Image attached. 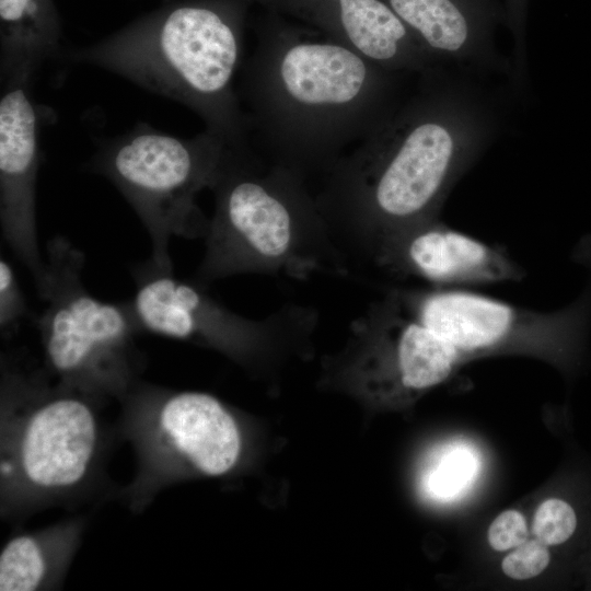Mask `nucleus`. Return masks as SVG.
<instances>
[{
    "mask_svg": "<svg viewBox=\"0 0 591 591\" xmlns=\"http://www.w3.org/2000/svg\"><path fill=\"white\" fill-rule=\"evenodd\" d=\"M526 0H506L508 25L512 32L513 47V78L521 83L526 70V48L524 38V14Z\"/></svg>",
    "mask_w": 591,
    "mask_h": 591,
    "instance_id": "4be33fe9",
    "label": "nucleus"
},
{
    "mask_svg": "<svg viewBox=\"0 0 591 591\" xmlns=\"http://www.w3.org/2000/svg\"><path fill=\"white\" fill-rule=\"evenodd\" d=\"M577 517L571 506L557 498L543 501L534 515L533 533L547 546L566 542L575 532Z\"/></svg>",
    "mask_w": 591,
    "mask_h": 591,
    "instance_id": "a211bd4d",
    "label": "nucleus"
},
{
    "mask_svg": "<svg viewBox=\"0 0 591 591\" xmlns=\"http://www.w3.org/2000/svg\"><path fill=\"white\" fill-rule=\"evenodd\" d=\"M528 538L526 522L517 510H506L491 522L488 529L489 545L496 551H507Z\"/></svg>",
    "mask_w": 591,
    "mask_h": 591,
    "instance_id": "412c9836",
    "label": "nucleus"
},
{
    "mask_svg": "<svg viewBox=\"0 0 591 591\" xmlns=\"http://www.w3.org/2000/svg\"><path fill=\"white\" fill-rule=\"evenodd\" d=\"M477 470V456L470 448L448 445L427 466L422 475V488L436 500H449L472 483Z\"/></svg>",
    "mask_w": 591,
    "mask_h": 591,
    "instance_id": "f3484780",
    "label": "nucleus"
},
{
    "mask_svg": "<svg viewBox=\"0 0 591 591\" xmlns=\"http://www.w3.org/2000/svg\"><path fill=\"white\" fill-rule=\"evenodd\" d=\"M136 291L129 301L141 332L215 348L236 359L276 344L306 339L318 314L286 304L262 318L235 313L195 280L177 278L150 258L131 268Z\"/></svg>",
    "mask_w": 591,
    "mask_h": 591,
    "instance_id": "1a4fd4ad",
    "label": "nucleus"
},
{
    "mask_svg": "<svg viewBox=\"0 0 591 591\" xmlns=\"http://www.w3.org/2000/svg\"><path fill=\"white\" fill-rule=\"evenodd\" d=\"M83 253L66 237L47 243V260L35 282L46 308L37 320L45 369L63 385L105 404L119 402L140 380L141 332L129 302L92 296L82 281Z\"/></svg>",
    "mask_w": 591,
    "mask_h": 591,
    "instance_id": "423d86ee",
    "label": "nucleus"
},
{
    "mask_svg": "<svg viewBox=\"0 0 591 591\" xmlns=\"http://www.w3.org/2000/svg\"><path fill=\"white\" fill-rule=\"evenodd\" d=\"M251 5L250 0L164 1L66 57L183 104L230 147H245L250 132L235 77Z\"/></svg>",
    "mask_w": 591,
    "mask_h": 591,
    "instance_id": "7ed1b4c3",
    "label": "nucleus"
},
{
    "mask_svg": "<svg viewBox=\"0 0 591 591\" xmlns=\"http://www.w3.org/2000/svg\"><path fill=\"white\" fill-rule=\"evenodd\" d=\"M371 265L390 276L421 279L437 288L518 281L525 276L505 250L454 230L438 218L390 240Z\"/></svg>",
    "mask_w": 591,
    "mask_h": 591,
    "instance_id": "f8f14e48",
    "label": "nucleus"
},
{
    "mask_svg": "<svg viewBox=\"0 0 591 591\" xmlns=\"http://www.w3.org/2000/svg\"><path fill=\"white\" fill-rule=\"evenodd\" d=\"M404 308L459 352L531 345L568 347L591 324V285L564 309L541 312L464 288H392Z\"/></svg>",
    "mask_w": 591,
    "mask_h": 591,
    "instance_id": "9d476101",
    "label": "nucleus"
},
{
    "mask_svg": "<svg viewBox=\"0 0 591 591\" xmlns=\"http://www.w3.org/2000/svg\"><path fill=\"white\" fill-rule=\"evenodd\" d=\"M51 378L45 368H25L13 357H1L4 521H22L53 507H74L111 490L105 467L117 431L102 418L104 404Z\"/></svg>",
    "mask_w": 591,
    "mask_h": 591,
    "instance_id": "20e7f679",
    "label": "nucleus"
},
{
    "mask_svg": "<svg viewBox=\"0 0 591 591\" xmlns=\"http://www.w3.org/2000/svg\"><path fill=\"white\" fill-rule=\"evenodd\" d=\"M62 22L55 0H0L1 84L32 85L61 54Z\"/></svg>",
    "mask_w": 591,
    "mask_h": 591,
    "instance_id": "dca6fc26",
    "label": "nucleus"
},
{
    "mask_svg": "<svg viewBox=\"0 0 591 591\" xmlns=\"http://www.w3.org/2000/svg\"><path fill=\"white\" fill-rule=\"evenodd\" d=\"M163 1H169V0H163Z\"/></svg>",
    "mask_w": 591,
    "mask_h": 591,
    "instance_id": "5701e85b",
    "label": "nucleus"
},
{
    "mask_svg": "<svg viewBox=\"0 0 591 591\" xmlns=\"http://www.w3.org/2000/svg\"><path fill=\"white\" fill-rule=\"evenodd\" d=\"M116 431L128 441L136 471L116 497L143 512L164 489L194 476L231 473L244 450L242 428L216 396L139 380L118 402Z\"/></svg>",
    "mask_w": 591,
    "mask_h": 591,
    "instance_id": "0eeeda50",
    "label": "nucleus"
},
{
    "mask_svg": "<svg viewBox=\"0 0 591 591\" xmlns=\"http://www.w3.org/2000/svg\"><path fill=\"white\" fill-rule=\"evenodd\" d=\"M228 146L207 129L181 138L140 123L102 140L92 157V171L115 185L147 229L150 259L161 269L173 271V236H205L209 218L196 196L210 189Z\"/></svg>",
    "mask_w": 591,
    "mask_h": 591,
    "instance_id": "6e6552de",
    "label": "nucleus"
},
{
    "mask_svg": "<svg viewBox=\"0 0 591 591\" xmlns=\"http://www.w3.org/2000/svg\"><path fill=\"white\" fill-rule=\"evenodd\" d=\"M31 86L4 85L0 100V221L2 235L36 282L43 275L36 223L44 109Z\"/></svg>",
    "mask_w": 591,
    "mask_h": 591,
    "instance_id": "9b49d317",
    "label": "nucleus"
},
{
    "mask_svg": "<svg viewBox=\"0 0 591 591\" xmlns=\"http://www.w3.org/2000/svg\"><path fill=\"white\" fill-rule=\"evenodd\" d=\"M27 304L11 264L0 260V329L3 337L12 336L27 315Z\"/></svg>",
    "mask_w": 591,
    "mask_h": 591,
    "instance_id": "6ab92c4d",
    "label": "nucleus"
},
{
    "mask_svg": "<svg viewBox=\"0 0 591 591\" xmlns=\"http://www.w3.org/2000/svg\"><path fill=\"white\" fill-rule=\"evenodd\" d=\"M308 25L399 73L432 72L437 60L383 0H250Z\"/></svg>",
    "mask_w": 591,
    "mask_h": 591,
    "instance_id": "ddd939ff",
    "label": "nucleus"
},
{
    "mask_svg": "<svg viewBox=\"0 0 591 591\" xmlns=\"http://www.w3.org/2000/svg\"><path fill=\"white\" fill-rule=\"evenodd\" d=\"M547 545L538 540L524 541L505 557L502 571L510 578L523 580L540 575L549 564Z\"/></svg>",
    "mask_w": 591,
    "mask_h": 591,
    "instance_id": "aec40b11",
    "label": "nucleus"
},
{
    "mask_svg": "<svg viewBox=\"0 0 591 591\" xmlns=\"http://www.w3.org/2000/svg\"><path fill=\"white\" fill-rule=\"evenodd\" d=\"M254 32L239 96L267 161L322 176L401 103L405 73L308 25L265 10Z\"/></svg>",
    "mask_w": 591,
    "mask_h": 591,
    "instance_id": "f03ea898",
    "label": "nucleus"
},
{
    "mask_svg": "<svg viewBox=\"0 0 591 591\" xmlns=\"http://www.w3.org/2000/svg\"><path fill=\"white\" fill-rule=\"evenodd\" d=\"M210 189L213 215L192 278L199 285L245 274L350 276L301 174L260 159L250 144L228 146Z\"/></svg>",
    "mask_w": 591,
    "mask_h": 591,
    "instance_id": "39448f33",
    "label": "nucleus"
},
{
    "mask_svg": "<svg viewBox=\"0 0 591 591\" xmlns=\"http://www.w3.org/2000/svg\"><path fill=\"white\" fill-rule=\"evenodd\" d=\"M88 528L85 515L13 533L0 551L1 591L59 590Z\"/></svg>",
    "mask_w": 591,
    "mask_h": 591,
    "instance_id": "2eb2a0df",
    "label": "nucleus"
},
{
    "mask_svg": "<svg viewBox=\"0 0 591 591\" xmlns=\"http://www.w3.org/2000/svg\"><path fill=\"white\" fill-rule=\"evenodd\" d=\"M491 130L471 93L428 82L321 176L315 198L350 276L403 231L438 218Z\"/></svg>",
    "mask_w": 591,
    "mask_h": 591,
    "instance_id": "f257e3e1",
    "label": "nucleus"
},
{
    "mask_svg": "<svg viewBox=\"0 0 591 591\" xmlns=\"http://www.w3.org/2000/svg\"><path fill=\"white\" fill-rule=\"evenodd\" d=\"M437 60L496 62L491 0H383Z\"/></svg>",
    "mask_w": 591,
    "mask_h": 591,
    "instance_id": "4468645a",
    "label": "nucleus"
}]
</instances>
